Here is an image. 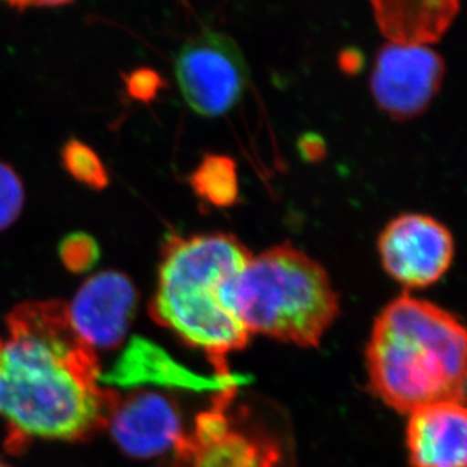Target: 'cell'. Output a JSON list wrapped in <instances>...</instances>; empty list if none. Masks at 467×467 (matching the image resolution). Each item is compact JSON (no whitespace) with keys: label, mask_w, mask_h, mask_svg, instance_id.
<instances>
[{"label":"cell","mask_w":467,"mask_h":467,"mask_svg":"<svg viewBox=\"0 0 467 467\" xmlns=\"http://www.w3.org/2000/svg\"><path fill=\"white\" fill-rule=\"evenodd\" d=\"M62 163L67 172L89 190L102 191L109 185V174L102 159L85 142L71 140L61 153Z\"/></svg>","instance_id":"15"},{"label":"cell","mask_w":467,"mask_h":467,"mask_svg":"<svg viewBox=\"0 0 467 467\" xmlns=\"http://www.w3.org/2000/svg\"><path fill=\"white\" fill-rule=\"evenodd\" d=\"M252 252L230 234L168 236L163 243L150 315L186 345L206 354L216 377H229V358L252 335L225 303V287Z\"/></svg>","instance_id":"3"},{"label":"cell","mask_w":467,"mask_h":467,"mask_svg":"<svg viewBox=\"0 0 467 467\" xmlns=\"http://www.w3.org/2000/svg\"><path fill=\"white\" fill-rule=\"evenodd\" d=\"M225 303L250 335L317 347L339 313V296L319 262L291 243L257 256L225 287Z\"/></svg>","instance_id":"4"},{"label":"cell","mask_w":467,"mask_h":467,"mask_svg":"<svg viewBox=\"0 0 467 467\" xmlns=\"http://www.w3.org/2000/svg\"><path fill=\"white\" fill-rule=\"evenodd\" d=\"M25 206V186L8 163L0 161V232L8 229L22 215Z\"/></svg>","instance_id":"16"},{"label":"cell","mask_w":467,"mask_h":467,"mask_svg":"<svg viewBox=\"0 0 467 467\" xmlns=\"http://www.w3.org/2000/svg\"><path fill=\"white\" fill-rule=\"evenodd\" d=\"M102 384L109 386H140V384H158L170 388L188 389V390H212L221 392L225 389L236 388L238 379L213 377L204 379L185 369L174 362L162 348L142 337L130 340L112 369L100 374Z\"/></svg>","instance_id":"12"},{"label":"cell","mask_w":467,"mask_h":467,"mask_svg":"<svg viewBox=\"0 0 467 467\" xmlns=\"http://www.w3.org/2000/svg\"><path fill=\"white\" fill-rule=\"evenodd\" d=\"M407 452L411 467H466L464 402H436L411 411L407 425Z\"/></svg>","instance_id":"11"},{"label":"cell","mask_w":467,"mask_h":467,"mask_svg":"<svg viewBox=\"0 0 467 467\" xmlns=\"http://www.w3.org/2000/svg\"><path fill=\"white\" fill-rule=\"evenodd\" d=\"M379 260L389 277L406 289L432 286L454 262V234L425 213H401L379 232Z\"/></svg>","instance_id":"8"},{"label":"cell","mask_w":467,"mask_h":467,"mask_svg":"<svg viewBox=\"0 0 467 467\" xmlns=\"http://www.w3.org/2000/svg\"><path fill=\"white\" fill-rule=\"evenodd\" d=\"M182 98L204 119L229 114L248 85V66L238 43L223 32L204 31L182 46L174 62Z\"/></svg>","instance_id":"6"},{"label":"cell","mask_w":467,"mask_h":467,"mask_svg":"<svg viewBox=\"0 0 467 467\" xmlns=\"http://www.w3.org/2000/svg\"><path fill=\"white\" fill-rule=\"evenodd\" d=\"M366 365L375 395L400 413L466 400V331L430 301H390L375 319Z\"/></svg>","instance_id":"2"},{"label":"cell","mask_w":467,"mask_h":467,"mask_svg":"<svg viewBox=\"0 0 467 467\" xmlns=\"http://www.w3.org/2000/svg\"><path fill=\"white\" fill-rule=\"evenodd\" d=\"M381 36L395 45H436L459 17L462 0H369Z\"/></svg>","instance_id":"13"},{"label":"cell","mask_w":467,"mask_h":467,"mask_svg":"<svg viewBox=\"0 0 467 467\" xmlns=\"http://www.w3.org/2000/svg\"><path fill=\"white\" fill-rule=\"evenodd\" d=\"M106 428L119 450L137 460L167 454L186 434L176 400L151 390H135L128 397H119Z\"/></svg>","instance_id":"9"},{"label":"cell","mask_w":467,"mask_h":467,"mask_svg":"<svg viewBox=\"0 0 467 467\" xmlns=\"http://www.w3.org/2000/svg\"><path fill=\"white\" fill-rule=\"evenodd\" d=\"M0 467H9V466H6V464L2 463V462H0Z\"/></svg>","instance_id":"20"},{"label":"cell","mask_w":467,"mask_h":467,"mask_svg":"<svg viewBox=\"0 0 467 467\" xmlns=\"http://www.w3.org/2000/svg\"><path fill=\"white\" fill-rule=\"evenodd\" d=\"M236 388L216 392L211 409L171 451L165 467H287L286 448L245 411H232Z\"/></svg>","instance_id":"5"},{"label":"cell","mask_w":467,"mask_h":467,"mask_svg":"<svg viewBox=\"0 0 467 467\" xmlns=\"http://www.w3.org/2000/svg\"><path fill=\"white\" fill-rule=\"evenodd\" d=\"M98 356L61 301H31L0 335V416L9 451L29 441H85L106 427L119 395L100 381Z\"/></svg>","instance_id":"1"},{"label":"cell","mask_w":467,"mask_h":467,"mask_svg":"<svg viewBox=\"0 0 467 467\" xmlns=\"http://www.w3.org/2000/svg\"><path fill=\"white\" fill-rule=\"evenodd\" d=\"M137 303V289L128 275L103 271L88 278L66 307L78 336L98 351L121 345Z\"/></svg>","instance_id":"10"},{"label":"cell","mask_w":467,"mask_h":467,"mask_svg":"<svg viewBox=\"0 0 467 467\" xmlns=\"http://www.w3.org/2000/svg\"><path fill=\"white\" fill-rule=\"evenodd\" d=\"M195 197L212 208H232L239 200L238 167L225 155H206L191 172Z\"/></svg>","instance_id":"14"},{"label":"cell","mask_w":467,"mask_h":467,"mask_svg":"<svg viewBox=\"0 0 467 467\" xmlns=\"http://www.w3.org/2000/svg\"><path fill=\"white\" fill-rule=\"evenodd\" d=\"M161 79L155 71L137 70L129 76L128 89L130 96L141 102H149L155 98L161 88Z\"/></svg>","instance_id":"18"},{"label":"cell","mask_w":467,"mask_h":467,"mask_svg":"<svg viewBox=\"0 0 467 467\" xmlns=\"http://www.w3.org/2000/svg\"><path fill=\"white\" fill-rule=\"evenodd\" d=\"M59 257L66 268L73 273H85L98 264L100 248L93 236L87 234H71L59 244Z\"/></svg>","instance_id":"17"},{"label":"cell","mask_w":467,"mask_h":467,"mask_svg":"<svg viewBox=\"0 0 467 467\" xmlns=\"http://www.w3.org/2000/svg\"><path fill=\"white\" fill-rule=\"evenodd\" d=\"M75 0H0V4L6 5L16 11H26L36 8H57L73 4Z\"/></svg>","instance_id":"19"},{"label":"cell","mask_w":467,"mask_h":467,"mask_svg":"<svg viewBox=\"0 0 467 467\" xmlns=\"http://www.w3.org/2000/svg\"><path fill=\"white\" fill-rule=\"evenodd\" d=\"M445 75V59L430 46L388 43L375 55L372 100L393 121H410L427 112Z\"/></svg>","instance_id":"7"}]
</instances>
